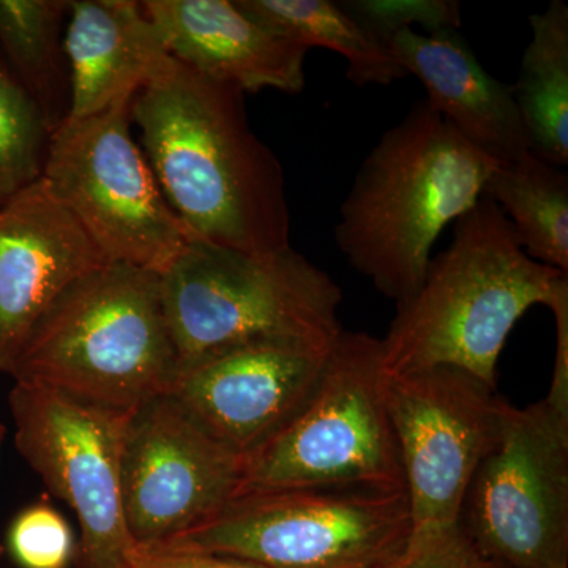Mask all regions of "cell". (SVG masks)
Instances as JSON below:
<instances>
[{"label": "cell", "mask_w": 568, "mask_h": 568, "mask_svg": "<svg viewBox=\"0 0 568 568\" xmlns=\"http://www.w3.org/2000/svg\"><path fill=\"white\" fill-rule=\"evenodd\" d=\"M168 203L197 241L250 254L291 246L286 178L245 93L168 59L130 104Z\"/></svg>", "instance_id": "obj_1"}, {"label": "cell", "mask_w": 568, "mask_h": 568, "mask_svg": "<svg viewBox=\"0 0 568 568\" xmlns=\"http://www.w3.org/2000/svg\"><path fill=\"white\" fill-rule=\"evenodd\" d=\"M496 166L428 103L414 104L358 168L335 226L339 252L403 304L424 283L437 237L480 201Z\"/></svg>", "instance_id": "obj_2"}, {"label": "cell", "mask_w": 568, "mask_h": 568, "mask_svg": "<svg viewBox=\"0 0 568 568\" xmlns=\"http://www.w3.org/2000/svg\"><path fill=\"white\" fill-rule=\"evenodd\" d=\"M567 283V274L528 256L503 211L481 196L455 222L450 246L432 260L417 293L396 305L379 338L384 372L452 366L497 387V362L515 325Z\"/></svg>", "instance_id": "obj_3"}, {"label": "cell", "mask_w": 568, "mask_h": 568, "mask_svg": "<svg viewBox=\"0 0 568 568\" xmlns=\"http://www.w3.org/2000/svg\"><path fill=\"white\" fill-rule=\"evenodd\" d=\"M179 375L160 274L108 263L70 284L26 338L10 376L133 413Z\"/></svg>", "instance_id": "obj_4"}, {"label": "cell", "mask_w": 568, "mask_h": 568, "mask_svg": "<svg viewBox=\"0 0 568 568\" xmlns=\"http://www.w3.org/2000/svg\"><path fill=\"white\" fill-rule=\"evenodd\" d=\"M179 373L261 343L331 347L343 328L342 290L293 246L250 254L193 241L160 274Z\"/></svg>", "instance_id": "obj_5"}, {"label": "cell", "mask_w": 568, "mask_h": 568, "mask_svg": "<svg viewBox=\"0 0 568 568\" xmlns=\"http://www.w3.org/2000/svg\"><path fill=\"white\" fill-rule=\"evenodd\" d=\"M386 387L381 339L343 331L304 405L242 458L235 496L313 487L405 489Z\"/></svg>", "instance_id": "obj_6"}, {"label": "cell", "mask_w": 568, "mask_h": 568, "mask_svg": "<svg viewBox=\"0 0 568 568\" xmlns=\"http://www.w3.org/2000/svg\"><path fill=\"white\" fill-rule=\"evenodd\" d=\"M410 532L405 489L293 488L234 496L201 525L148 549L265 568H390Z\"/></svg>", "instance_id": "obj_7"}, {"label": "cell", "mask_w": 568, "mask_h": 568, "mask_svg": "<svg viewBox=\"0 0 568 568\" xmlns=\"http://www.w3.org/2000/svg\"><path fill=\"white\" fill-rule=\"evenodd\" d=\"M130 102L67 119L51 134L43 181L108 263L163 274L197 241L133 140Z\"/></svg>", "instance_id": "obj_8"}, {"label": "cell", "mask_w": 568, "mask_h": 568, "mask_svg": "<svg viewBox=\"0 0 568 568\" xmlns=\"http://www.w3.org/2000/svg\"><path fill=\"white\" fill-rule=\"evenodd\" d=\"M457 523L499 568H568V414L507 403Z\"/></svg>", "instance_id": "obj_9"}, {"label": "cell", "mask_w": 568, "mask_h": 568, "mask_svg": "<svg viewBox=\"0 0 568 568\" xmlns=\"http://www.w3.org/2000/svg\"><path fill=\"white\" fill-rule=\"evenodd\" d=\"M14 446L80 525L77 568H130L134 541L122 499V448L132 413L14 383Z\"/></svg>", "instance_id": "obj_10"}, {"label": "cell", "mask_w": 568, "mask_h": 568, "mask_svg": "<svg viewBox=\"0 0 568 568\" xmlns=\"http://www.w3.org/2000/svg\"><path fill=\"white\" fill-rule=\"evenodd\" d=\"M386 392L413 532L455 525L508 402L452 366L387 376Z\"/></svg>", "instance_id": "obj_11"}, {"label": "cell", "mask_w": 568, "mask_h": 568, "mask_svg": "<svg viewBox=\"0 0 568 568\" xmlns=\"http://www.w3.org/2000/svg\"><path fill=\"white\" fill-rule=\"evenodd\" d=\"M242 458L213 439L171 394L129 418L122 448L126 528L138 548L193 529L230 503Z\"/></svg>", "instance_id": "obj_12"}, {"label": "cell", "mask_w": 568, "mask_h": 568, "mask_svg": "<svg viewBox=\"0 0 568 568\" xmlns=\"http://www.w3.org/2000/svg\"><path fill=\"white\" fill-rule=\"evenodd\" d=\"M332 346L239 347L182 369L170 394L213 439L244 458L304 405Z\"/></svg>", "instance_id": "obj_13"}, {"label": "cell", "mask_w": 568, "mask_h": 568, "mask_svg": "<svg viewBox=\"0 0 568 568\" xmlns=\"http://www.w3.org/2000/svg\"><path fill=\"white\" fill-rule=\"evenodd\" d=\"M106 257L43 178L0 209V373L9 375L33 325Z\"/></svg>", "instance_id": "obj_14"}, {"label": "cell", "mask_w": 568, "mask_h": 568, "mask_svg": "<svg viewBox=\"0 0 568 568\" xmlns=\"http://www.w3.org/2000/svg\"><path fill=\"white\" fill-rule=\"evenodd\" d=\"M175 61L242 92L301 93L310 50L284 39L235 0H142Z\"/></svg>", "instance_id": "obj_15"}, {"label": "cell", "mask_w": 568, "mask_h": 568, "mask_svg": "<svg viewBox=\"0 0 568 568\" xmlns=\"http://www.w3.org/2000/svg\"><path fill=\"white\" fill-rule=\"evenodd\" d=\"M396 62L424 85L425 100L463 140L497 163L530 152L511 85L493 78L458 29H399L384 40Z\"/></svg>", "instance_id": "obj_16"}, {"label": "cell", "mask_w": 568, "mask_h": 568, "mask_svg": "<svg viewBox=\"0 0 568 568\" xmlns=\"http://www.w3.org/2000/svg\"><path fill=\"white\" fill-rule=\"evenodd\" d=\"M69 119L130 102L171 58L138 0H70L65 36Z\"/></svg>", "instance_id": "obj_17"}, {"label": "cell", "mask_w": 568, "mask_h": 568, "mask_svg": "<svg viewBox=\"0 0 568 568\" xmlns=\"http://www.w3.org/2000/svg\"><path fill=\"white\" fill-rule=\"evenodd\" d=\"M69 7L70 0H0V55L51 134L70 115Z\"/></svg>", "instance_id": "obj_18"}, {"label": "cell", "mask_w": 568, "mask_h": 568, "mask_svg": "<svg viewBox=\"0 0 568 568\" xmlns=\"http://www.w3.org/2000/svg\"><path fill=\"white\" fill-rule=\"evenodd\" d=\"M532 39L523 54L515 102L530 152L555 166L568 163V6L552 0L530 17Z\"/></svg>", "instance_id": "obj_19"}, {"label": "cell", "mask_w": 568, "mask_h": 568, "mask_svg": "<svg viewBox=\"0 0 568 568\" xmlns=\"http://www.w3.org/2000/svg\"><path fill=\"white\" fill-rule=\"evenodd\" d=\"M241 9L306 50L325 48L343 55L347 80L357 85H388L406 78L387 44L343 3L332 0H235Z\"/></svg>", "instance_id": "obj_20"}, {"label": "cell", "mask_w": 568, "mask_h": 568, "mask_svg": "<svg viewBox=\"0 0 568 568\" xmlns=\"http://www.w3.org/2000/svg\"><path fill=\"white\" fill-rule=\"evenodd\" d=\"M537 263L568 275V175L532 152L497 163L485 186Z\"/></svg>", "instance_id": "obj_21"}, {"label": "cell", "mask_w": 568, "mask_h": 568, "mask_svg": "<svg viewBox=\"0 0 568 568\" xmlns=\"http://www.w3.org/2000/svg\"><path fill=\"white\" fill-rule=\"evenodd\" d=\"M51 132L0 55V209L43 178Z\"/></svg>", "instance_id": "obj_22"}, {"label": "cell", "mask_w": 568, "mask_h": 568, "mask_svg": "<svg viewBox=\"0 0 568 568\" xmlns=\"http://www.w3.org/2000/svg\"><path fill=\"white\" fill-rule=\"evenodd\" d=\"M9 549L21 568H67L74 558L73 532L61 511L39 500L11 521Z\"/></svg>", "instance_id": "obj_23"}, {"label": "cell", "mask_w": 568, "mask_h": 568, "mask_svg": "<svg viewBox=\"0 0 568 568\" xmlns=\"http://www.w3.org/2000/svg\"><path fill=\"white\" fill-rule=\"evenodd\" d=\"M342 3L383 43L390 33L399 29H414L416 24L424 28V31L459 29V22H462L459 3L447 2V0H398V2L361 0V2Z\"/></svg>", "instance_id": "obj_24"}, {"label": "cell", "mask_w": 568, "mask_h": 568, "mask_svg": "<svg viewBox=\"0 0 568 568\" xmlns=\"http://www.w3.org/2000/svg\"><path fill=\"white\" fill-rule=\"evenodd\" d=\"M390 568H499L485 558L458 523L410 532L405 551Z\"/></svg>", "instance_id": "obj_25"}, {"label": "cell", "mask_w": 568, "mask_h": 568, "mask_svg": "<svg viewBox=\"0 0 568 568\" xmlns=\"http://www.w3.org/2000/svg\"><path fill=\"white\" fill-rule=\"evenodd\" d=\"M130 568H265L250 560L209 552L134 548Z\"/></svg>", "instance_id": "obj_26"}, {"label": "cell", "mask_w": 568, "mask_h": 568, "mask_svg": "<svg viewBox=\"0 0 568 568\" xmlns=\"http://www.w3.org/2000/svg\"><path fill=\"white\" fill-rule=\"evenodd\" d=\"M548 308L555 315L558 346L551 386L545 399L560 413L568 414V283L551 298Z\"/></svg>", "instance_id": "obj_27"}, {"label": "cell", "mask_w": 568, "mask_h": 568, "mask_svg": "<svg viewBox=\"0 0 568 568\" xmlns=\"http://www.w3.org/2000/svg\"><path fill=\"white\" fill-rule=\"evenodd\" d=\"M7 429L6 426L0 424V447H2L3 439H6Z\"/></svg>", "instance_id": "obj_28"}, {"label": "cell", "mask_w": 568, "mask_h": 568, "mask_svg": "<svg viewBox=\"0 0 568 568\" xmlns=\"http://www.w3.org/2000/svg\"><path fill=\"white\" fill-rule=\"evenodd\" d=\"M0 551H2V549H0Z\"/></svg>", "instance_id": "obj_29"}]
</instances>
